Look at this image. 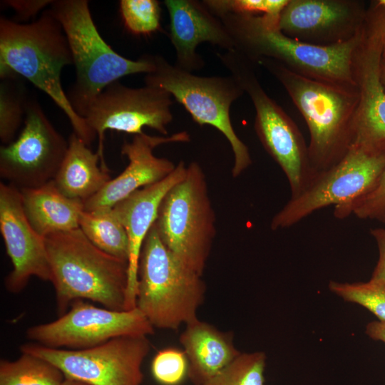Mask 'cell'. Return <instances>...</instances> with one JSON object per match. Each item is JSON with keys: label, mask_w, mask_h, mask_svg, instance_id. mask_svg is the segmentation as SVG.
Listing matches in <instances>:
<instances>
[{"label": "cell", "mask_w": 385, "mask_h": 385, "mask_svg": "<svg viewBox=\"0 0 385 385\" xmlns=\"http://www.w3.org/2000/svg\"><path fill=\"white\" fill-rule=\"evenodd\" d=\"M79 228L98 248L128 262V237L113 207L83 210L79 220Z\"/></svg>", "instance_id": "24"}, {"label": "cell", "mask_w": 385, "mask_h": 385, "mask_svg": "<svg viewBox=\"0 0 385 385\" xmlns=\"http://www.w3.org/2000/svg\"><path fill=\"white\" fill-rule=\"evenodd\" d=\"M59 316L76 299L125 310L127 261L95 246L80 228L44 237Z\"/></svg>", "instance_id": "4"}, {"label": "cell", "mask_w": 385, "mask_h": 385, "mask_svg": "<svg viewBox=\"0 0 385 385\" xmlns=\"http://www.w3.org/2000/svg\"><path fill=\"white\" fill-rule=\"evenodd\" d=\"M151 372L161 385H180L188 374V361L183 350L174 347L157 352L151 363Z\"/></svg>", "instance_id": "31"}, {"label": "cell", "mask_w": 385, "mask_h": 385, "mask_svg": "<svg viewBox=\"0 0 385 385\" xmlns=\"http://www.w3.org/2000/svg\"><path fill=\"white\" fill-rule=\"evenodd\" d=\"M266 360L262 351L241 352L227 366L200 385H265Z\"/></svg>", "instance_id": "26"}, {"label": "cell", "mask_w": 385, "mask_h": 385, "mask_svg": "<svg viewBox=\"0 0 385 385\" xmlns=\"http://www.w3.org/2000/svg\"><path fill=\"white\" fill-rule=\"evenodd\" d=\"M50 9L66 36L76 81L68 98L83 118L98 96L119 78L155 69L153 55L131 60L115 52L102 38L93 20L86 0L53 1Z\"/></svg>", "instance_id": "5"}, {"label": "cell", "mask_w": 385, "mask_h": 385, "mask_svg": "<svg viewBox=\"0 0 385 385\" xmlns=\"http://www.w3.org/2000/svg\"><path fill=\"white\" fill-rule=\"evenodd\" d=\"M257 66L280 83L303 116L309 131L308 153L313 170L318 173L337 164L354 142L359 103L356 86L309 78L268 58Z\"/></svg>", "instance_id": "2"}, {"label": "cell", "mask_w": 385, "mask_h": 385, "mask_svg": "<svg viewBox=\"0 0 385 385\" xmlns=\"http://www.w3.org/2000/svg\"><path fill=\"white\" fill-rule=\"evenodd\" d=\"M147 337H119L83 349H55L29 343L21 346L20 351L51 362L65 378L91 385H140L142 364L150 349Z\"/></svg>", "instance_id": "11"}, {"label": "cell", "mask_w": 385, "mask_h": 385, "mask_svg": "<svg viewBox=\"0 0 385 385\" xmlns=\"http://www.w3.org/2000/svg\"><path fill=\"white\" fill-rule=\"evenodd\" d=\"M189 140L186 131L168 137L150 136L144 133L134 135L131 142H125L121 147V154L128 160L127 167L97 194L83 202L84 210L113 207L135 191L161 181L176 165L166 158L154 155V148L165 143Z\"/></svg>", "instance_id": "18"}, {"label": "cell", "mask_w": 385, "mask_h": 385, "mask_svg": "<svg viewBox=\"0 0 385 385\" xmlns=\"http://www.w3.org/2000/svg\"><path fill=\"white\" fill-rule=\"evenodd\" d=\"M21 92L10 82L0 86V138L4 145L14 141L23 118L24 105Z\"/></svg>", "instance_id": "30"}, {"label": "cell", "mask_w": 385, "mask_h": 385, "mask_svg": "<svg viewBox=\"0 0 385 385\" xmlns=\"http://www.w3.org/2000/svg\"><path fill=\"white\" fill-rule=\"evenodd\" d=\"M231 36L234 50L255 66L273 60L298 75L335 84L356 86L351 58L360 33L331 46L308 44L289 38L279 28V18L269 15L228 13L217 16Z\"/></svg>", "instance_id": "3"}, {"label": "cell", "mask_w": 385, "mask_h": 385, "mask_svg": "<svg viewBox=\"0 0 385 385\" xmlns=\"http://www.w3.org/2000/svg\"><path fill=\"white\" fill-rule=\"evenodd\" d=\"M163 243L202 276L215 237V214L203 170L196 162L163 198L155 222Z\"/></svg>", "instance_id": "7"}, {"label": "cell", "mask_w": 385, "mask_h": 385, "mask_svg": "<svg viewBox=\"0 0 385 385\" xmlns=\"http://www.w3.org/2000/svg\"><path fill=\"white\" fill-rule=\"evenodd\" d=\"M376 242L379 259L369 280L385 283V228H372L369 231Z\"/></svg>", "instance_id": "34"}, {"label": "cell", "mask_w": 385, "mask_h": 385, "mask_svg": "<svg viewBox=\"0 0 385 385\" xmlns=\"http://www.w3.org/2000/svg\"><path fill=\"white\" fill-rule=\"evenodd\" d=\"M179 341L188 361V378L193 385L215 376L241 353L232 332H222L198 318L185 325Z\"/></svg>", "instance_id": "21"}, {"label": "cell", "mask_w": 385, "mask_h": 385, "mask_svg": "<svg viewBox=\"0 0 385 385\" xmlns=\"http://www.w3.org/2000/svg\"><path fill=\"white\" fill-rule=\"evenodd\" d=\"M24 213L34 230L42 237L79 228L84 210L81 200L62 194L53 180L36 188L20 190Z\"/></svg>", "instance_id": "22"}, {"label": "cell", "mask_w": 385, "mask_h": 385, "mask_svg": "<svg viewBox=\"0 0 385 385\" xmlns=\"http://www.w3.org/2000/svg\"><path fill=\"white\" fill-rule=\"evenodd\" d=\"M351 215L385 225V168L369 192L346 204L334 207V216L338 219H344Z\"/></svg>", "instance_id": "28"}, {"label": "cell", "mask_w": 385, "mask_h": 385, "mask_svg": "<svg viewBox=\"0 0 385 385\" xmlns=\"http://www.w3.org/2000/svg\"><path fill=\"white\" fill-rule=\"evenodd\" d=\"M153 60L155 69L145 75V85L165 90L197 124L209 125L221 132L234 154L232 175L238 177L252 164L249 149L236 134L230 115L232 103L245 93L239 82L232 76H196L170 64L160 55L153 56Z\"/></svg>", "instance_id": "9"}, {"label": "cell", "mask_w": 385, "mask_h": 385, "mask_svg": "<svg viewBox=\"0 0 385 385\" xmlns=\"http://www.w3.org/2000/svg\"><path fill=\"white\" fill-rule=\"evenodd\" d=\"M218 56L250 98L255 109L256 134L265 150L286 175L290 198L297 197L317 174L311 166L308 145L301 131L265 91L254 64L235 51L218 53Z\"/></svg>", "instance_id": "8"}, {"label": "cell", "mask_w": 385, "mask_h": 385, "mask_svg": "<svg viewBox=\"0 0 385 385\" xmlns=\"http://www.w3.org/2000/svg\"><path fill=\"white\" fill-rule=\"evenodd\" d=\"M205 292L202 276L165 247L154 223L139 257L136 308L154 328L177 330L197 319Z\"/></svg>", "instance_id": "6"}, {"label": "cell", "mask_w": 385, "mask_h": 385, "mask_svg": "<svg viewBox=\"0 0 385 385\" xmlns=\"http://www.w3.org/2000/svg\"><path fill=\"white\" fill-rule=\"evenodd\" d=\"M120 11L125 28L135 35L159 30L160 8L155 0H121Z\"/></svg>", "instance_id": "29"}, {"label": "cell", "mask_w": 385, "mask_h": 385, "mask_svg": "<svg viewBox=\"0 0 385 385\" xmlns=\"http://www.w3.org/2000/svg\"><path fill=\"white\" fill-rule=\"evenodd\" d=\"M57 319L29 327L26 336L55 349H83L112 339L154 333V327L138 309L116 311L76 299Z\"/></svg>", "instance_id": "12"}, {"label": "cell", "mask_w": 385, "mask_h": 385, "mask_svg": "<svg viewBox=\"0 0 385 385\" xmlns=\"http://www.w3.org/2000/svg\"><path fill=\"white\" fill-rule=\"evenodd\" d=\"M64 380L57 366L31 354L21 353L14 361H0V385H63Z\"/></svg>", "instance_id": "25"}, {"label": "cell", "mask_w": 385, "mask_h": 385, "mask_svg": "<svg viewBox=\"0 0 385 385\" xmlns=\"http://www.w3.org/2000/svg\"><path fill=\"white\" fill-rule=\"evenodd\" d=\"M63 385H91V384L81 381L65 378Z\"/></svg>", "instance_id": "37"}, {"label": "cell", "mask_w": 385, "mask_h": 385, "mask_svg": "<svg viewBox=\"0 0 385 385\" xmlns=\"http://www.w3.org/2000/svg\"><path fill=\"white\" fill-rule=\"evenodd\" d=\"M365 333L375 341L385 344V322L379 320L373 321L366 326Z\"/></svg>", "instance_id": "35"}, {"label": "cell", "mask_w": 385, "mask_h": 385, "mask_svg": "<svg viewBox=\"0 0 385 385\" xmlns=\"http://www.w3.org/2000/svg\"><path fill=\"white\" fill-rule=\"evenodd\" d=\"M329 290L345 302L362 306L385 322V283L330 281Z\"/></svg>", "instance_id": "27"}, {"label": "cell", "mask_w": 385, "mask_h": 385, "mask_svg": "<svg viewBox=\"0 0 385 385\" xmlns=\"http://www.w3.org/2000/svg\"><path fill=\"white\" fill-rule=\"evenodd\" d=\"M376 2L378 5L385 7V0H379Z\"/></svg>", "instance_id": "39"}, {"label": "cell", "mask_w": 385, "mask_h": 385, "mask_svg": "<svg viewBox=\"0 0 385 385\" xmlns=\"http://www.w3.org/2000/svg\"><path fill=\"white\" fill-rule=\"evenodd\" d=\"M25 112L19 137L0 148L1 177L19 190L53 180L68 147L37 103L29 102Z\"/></svg>", "instance_id": "14"}, {"label": "cell", "mask_w": 385, "mask_h": 385, "mask_svg": "<svg viewBox=\"0 0 385 385\" xmlns=\"http://www.w3.org/2000/svg\"><path fill=\"white\" fill-rule=\"evenodd\" d=\"M186 170L184 162L180 161L168 177L135 191L113 207L125 229L129 242L125 310L136 307L138 262L144 240L157 219L163 198L184 178Z\"/></svg>", "instance_id": "19"}, {"label": "cell", "mask_w": 385, "mask_h": 385, "mask_svg": "<svg viewBox=\"0 0 385 385\" xmlns=\"http://www.w3.org/2000/svg\"><path fill=\"white\" fill-rule=\"evenodd\" d=\"M170 17V39L176 54L175 66L192 73L204 66L196 53L202 43L217 45L227 51H234L233 41L221 20L212 14L202 1L165 0Z\"/></svg>", "instance_id": "20"}, {"label": "cell", "mask_w": 385, "mask_h": 385, "mask_svg": "<svg viewBox=\"0 0 385 385\" xmlns=\"http://www.w3.org/2000/svg\"><path fill=\"white\" fill-rule=\"evenodd\" d=\"M382 44L377 15L368 8L351 58V73L359 94L353 145L385 143V89L381 78Z\"/></svg>", "instance_id": "16"}, {"label": "cell", "mask_w": 385, "mask_h": 385, "mask_svg": "<svg viewBox=\"0 0 385 385\" xmlns=\"http://www.w3.org/2000/svg\"><path fill=\"white\" fill-rule=\"evenodd\" d=\"M52 1L50 0H9L4 2L12 8L19 19L28 20L35 16L48 5H51Z\"/></svg>", "instance_id": "33"}, {"label": "cell", "mask_w": 385, "mask_h": 385, "mask_svg": "<svg viewBox=\"0 0 385 385\" xmlns=\"http://www.w3.org/2000/svg\"><path fill=\"white\" fill-rule=\"evenodd\" d=\"M368 8L359 0H289L279 18L287 36L311 45L331 46L356 36Z\"/></svg>", "instance_id": "15"}, {"label": "cell", "mask_w": 385, "mask_h": 385, "mask_svg": "<svg viewBox=\"0 0 385 385\" xmlns=\"http://www.w3.org/2000/svg\"><path fill=\"white\" fill-rule=\"evenodd\" d=\"M99 154L93 153L73 132L53 182L65 196L83 202L97 194L111 180L101 166Z\"/></svg>", "instance_id": "23"}, {"label": "cell", "mask_w": 385, "mask_h": 385, "mask_svg": "<svg viewBox=\"0 0 385 385\" xmlns=\"http://www.w3.org/2000/svg\"><path fill=\"white\" fill-rule=\"evenodd\" d=\"M371 4L378 18L382 44V59L385 61V7L378 5L376 1Z\"/></svg>", "instance_id": "36"}, {"label": "cell", "mask_w": 385, "mask_h": 385, "mask_svg": "<svg viewBox=\"0 0 385 385\" xmlns=\"http://www.w3.org/2000/svg\"><path fill=\"white\" fill-rule=\"evenodd\" d=\"M289 0H206L207 9L215 16L225 14L269 15L279 18Z\"/></svg>", "instance_id": "32"}, {"label": "cell", "mask_w": 385, "mask_h": 385, "mask_svg": "<svg viewBox=\"0 0 385 385\" xmlns=\"http://www.w3.org/2000/svg\"><path fill=\"white\" fill-rule=\"evenodd\" d=\"M0 231L13 269L5 278L12 293L21 292L32 277L51 279L44 238L30 225L23 207L21 191L0 183Z\"/></svg>", "instance_id": "17"}, {"label": "cell", "mask_w": 385, "mask_h": 385, "mask_svg": "<svg viewBox=\"0 0 385 385\" xmlns=\"http://www.w3.org/2000/svg\"><path fill=\"white\" fill-rule=\"evenodd\" d=\"M71 64L66 36L50 9L30 24L1 17V78L19 74L43 91L66 115L73 133L89 146L97 135L74 111L61 85L62 69Z\"/></svg>", "instance_id": "1"}, {"label": "cell", "mask_w": 385, "mask_h": 385, "mask_svg": "<svg viewBox=\"0 0 385 385\" xmlns=\"http://www.w3.org/2000/svg\"><path fill=\"white\" fill-rule=\"evenodd\" d=\"M171 97L158 87L130 88L118 81L98 96L83 118L98 136L97 153L102 168L108 170L103 155L105 132L111 130L135 135L143 133V128L147 126L166 135V127L173 120Z\"/></svg>", "instance_id": "13"}, {"label": "cell", "mask_w": 385, "mask_h": 385, "mask_svg": "<svg viewBox=\"0 0 385 385\" xmlns=\"http://www.w3.org/2000/svg\"><path fill=\"white\" fill-rule=\"evenodd\" d=\"M385 168V143L354 145L327 170L318 173L297 197L289 198L272 219V230L289 228L329 205L346 204L366 194Z\"/></svg>", "instance_id": "10"}, {"label": "cell", "mask_w": 385, "mask_h": 385, "mask_svg": "<svg viewBox=\"0 0 385 385\" xmlns=\"http://www.w3.org/2000/svg\"><path fill=\"white\" fill-rule=\"evenodd\" d=\"M381 78L382 84L385 89V61H383V59H382L381 67Z\"/></svg>", "instance_id": "38"}]
</instances>
